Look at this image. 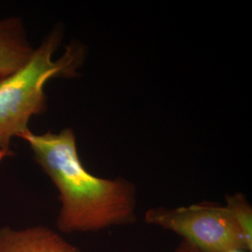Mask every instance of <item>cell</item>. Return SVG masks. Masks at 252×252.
<instances>
[{"label": "cell", "instance_id": "52a82bcc", "mask_svg": "<svg viewBox=\"0 0 252 252\" xmlns=\"http://www.w3.org/2000/svg\"><path fill=\"white\" fill-rule=\"evenodd\" d=\"M173 252H202L198 249L194 248L193 246L185 242L184 240H181L178 247L173 251Z\"/></svg>", "mask_w": 252, "mask_h": 252}, {"label": "cell", "instance_id": "6da1fadb", "mask_svg": "<svg viewBox=\"0 0 252 252\" xmlns=\"http://www.w3.org/2000/svg\"><path fill=\"white\" fill-rule=\"evenodd\" d=\"M59 193L58 229L65 233L98 232L130 225L136 220V188L123 178L93 175L81 162L76 135L70 128L20 136Z\"/></svg>", "mask_w": 252, "mask_h": 252}, {"label": "cell", "instance_id": "8992f818", "mask_svg": "<svg viewBox=\"0 0 252 252\" xmlns=\"http://www.w3.org/2000/svg\"><path fill=\"white\" fill-rule=\"evenodd\" d=\"M226 207L231 211L234 220L243 235L250 252H252V207L242 193L226 195Z\"/></svg>", "mask_w": 252, "mask_h": 252}, {"label": "cell", "instance_id": "5b68a950", "mask_svg": "<svg viewBox=\"0 0 252 252\" xmlns=\"http://www.w3.org/2000/svg\"><path fill=\"white\" fill-rule=\"evenodd\" d=\"M34 50L22 19H0V80L20 69L30 59Z\"/></svg>", "mask_w": 252, "mask_h": 252}, {"label": "cell", "instance_id": "3957f363", "mask_svg": "<svg viewBox=\"0 0 252 252\" xmlns=\"http://www.w3.org/2000/svg\"><path fill=\"white\" fill-rule=\"evenodd\" d=\"M144 221L180 235L202 252H251L225 205L202 202L174 208L154 207L146 211Z\"/></svg>", "mask_w": 252, "mask_h": 252}, {"label": "cell", "instance_id": "7a4b0ae2", "mask_svg": "<svg viewBox=\"0 0 252 252\" xmlns=\"http://www.w3.org/2000/svg\"><path fill=\"white\" fill-rule=\"evenodd\" d=\"M63 37V27H54L27 63L0 80V158L10 153L13 137H20L29 130L30 120L45 112L47 82L56 78L73 79L78 76L86 49L81 42L72 41L59 58L54 59Z\"/></svg>", "mask_w": 252, "mask_h": 252}, {"label": "cell", "instance_id": "ba28073f", "mask_svg": "<svg viewBox=\"0 0 252 252\" xmlns=\"http://www.w3.org/2000/svg\"><path fill=\"white\" fill-rule=\"evenodd\" d=\"M244 252V251H233V252Z\"/></svg>", "mask_w": 252, "mask_h": 252}, {"label": "cell", "instance_id": "277c9868", "mask_svg": "<svg viewBox=\"0 0 252 252\" xmlns=\"http://www.w3.org/2000/svg\"><path fill=\"white\" fill-rule=\"evenodd\" d=\"M0 252H81L59 234L44 226L25 230H0Z\"/></svg>", "mask_w": 252, "mask_h": 252}]
</instances>
